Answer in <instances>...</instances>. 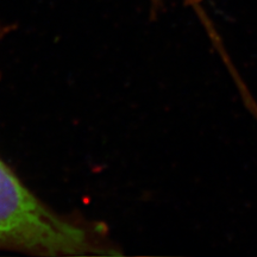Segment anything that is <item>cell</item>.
Segmentation results:
<instances>
[{"mask_svg": "<svg viewBox=\"0 0 257 257\" xmlns=\"http://www.w3.org/2000/svg\"><path fill=\"white\" fill-rule=\"evenodd\" d=\"M104 231L57 213L0 157V249L40 256L102 253Z\"/></svg>", "mask_w": 257, "mask_h": 257, "instance_id": "1", "label": "cell"}, {"mask_svg": "<svg viewBox=\"0 0 257 257\" xmlns=\"http://www.w3.org/2000/svg\"><path fill=\"white\" fill-rule=\"evenodd\" d=\"M12 31V28L10 25H5L0 23V44L3 43V41L5 40V37L8 36L10 32Z\"/></svg>", "mask_w": 257, "mask_h": 257, "instance_id": "2", "label": "cell"}]
</instances>
